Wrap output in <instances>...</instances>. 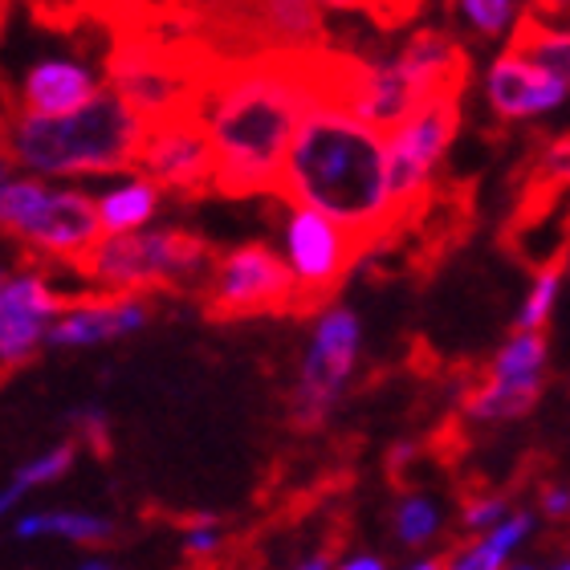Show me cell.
<instances>
[{"label": "cell", "instance_id": "cell-1", "mask_svg": "<svg viewBox=\"0 0 570 570\" xmlns=\"http://www.w3.org/2000/svg\"><path fill=\"white\" fill-rule=\"evenodd\" d=\"M326 78L331 53L322 49H269L216 70L196 107L213 151V191L274 196L297 122L326 102Z\"/></svg>", "mask_w": 570, "mask_h": 570}, {"label": "cell", "instance_id": "cell-2", "mask_svg": "<svg viewBox=\"0 0 570 570\" xmlns=\"http://www.w3.org/2000/svg\"><path fill=\"white\" fill-rule=\"evenodd\" d=\"M274 196L338 225L358 249L400 233L387 200L383 135L331 102H314L302 115Z\"/></svg>", "mask_w": 570, "mask_h": 570}, {"label": "cell", "instance_id": "cell-3", "mask_svg": "<svg viewBox=\"0 0 570 570\" xmlns=\"http://www.w3.org/2000/svg\"><path fill=\"white\" fill-rule=\"evenodd\" d=\"M147 122L119 98L102 90L61 119H37L17 110L4 122V155L9 164L33 176H119L139 167Z\"/></svg>", "mask_w": 570, "mask_h": 570}, {"label": "cell", "instance_id": "cell-4", "mask_svg": "<svg viewBox=\"0 0 570 570\" xmlns=\"http://www.w3.org/2000/svg\"><path fill=\"white\" fill-rule=\"evenodd\" d=\"M213 245L184 228H142L131 237H102L73 265L102 294L142 297L155 289L204 294L213 274Z\"/></svg>", "mask_w": 570, "mask_h": 570}, {"label": "cell", "instance_id": "cell-5", "mask_svg": "<svg viewBox=\"0 0 570 570\" xmlns=\"http://www.w3.org/2000/svg\"><path fill=\"white\" fill-rule=\"evenodd\" d=\"M0 233L17 237L41 262L78 265L102 240L95 196L78 188H49L41 179H12L0 171Z\"/></svg>", "mask_w": 570, "mask_h": 570}, {"label": "cell", "instance_id": "cell-6", "mask_svg": "<svg viewBox=\"0 0 570 570\" xmlns=\"http://www.w3.org/2000/svg\"><path fill=\"white\" fill-rule=\"evenodd\" d=\"M461 127V98H432L416 107L395 131L383 135V159H387V200H392L395 228L407 225L424 208L432 171L444 159L449 142Z\"/></svg>", "mask_w": 570, "mask_h": 570}, {"label": "cell", "instance_id": "cell-7", "mask_svg": "<svg viewBox=\"0 0 570 570\" xmlns=\"http://www.w3.org/2000/svg\"><path fill=\"white\" fill-rule=\"evenodd\" d=\"M200 297L208 318L216 322L285 314V309H294V277L285 269L282 253L262 240H249V245H237L233 253L216 257Z\"/></svg>", "mask_w": 570, "mask_h": 570}, {"label": "cell", "instance_id": "cell-8", "mask_svg": "<svg viewBox=\"0 0 570 570\" xmlns=\"http://www.w3.org/2000/svg\"><path fill=\"white\" fill-rule=\"evenodd\" d=\"M358 257L363 249L338 225L322 220L318 213H306V208H289L282 262L294 277V314L331 306L334 289L346 282Z\"/></svg>", "mask_w": 570, "mask_h": 570}, {"label": "cell", "instance_id": "cell-9", "mask_svg": "<svg viewBox=\"0 0 570 570\" xmlns=\"http://www.w3.org/2000/svg\"><path fill=\"white\" fill-rule=\"evenodd\" d=\"M355 358H358L355 309L326 306L318 314L306 363H302V380H297L294 400H289V420H294V428L309 432V428L326 424L334 400L343 395L346 380H351V371H355Z\"/></svg>", "mask_w": 570, "mask_h": 570}, {"label": "cell", "instance_id": "cell-10", "mask_svg": "<svg viewBox=\"0 0 570 570\" xmlns=\"http://www.w3.org/2000/svg\"><path fill=\"white\" fill-rule=\"evenodd\" d=\"M142 179L176 196H204L213 191V151H208V135L196 110H179L171 119L147 122V139H142L139 167Z\"/></svg>", "mask_w": 570, "mask_h": 570}, {"label": "cell", "instance_id": "cell-11", "mask_svg": "<svg viewBox=\"0 0 570 570\" xmlns=\"http://www.w3.org/2000/svg\"><path fill=\"white\" fill-rule=\"evenodd\" d=\"M70 297H61L46 277L21 274L0 285V363L17 367L46 343V322L61 318Z\"/></svg>", "mask_w": 570, "mask_h": 570}, {"label": "cell", "instance_id": "cell-12", "mask_svg": "<svg viewBox=\"0 0 570 570\" xmlns=\"http://www.w3.org/2000/svg\"><path fill=\"white\" fill-rule=\"evenodd\" d=\"M392 58L400 61L407 82L416 86L420 102L461 98L464 86H469V70H473V61H469L461 41H452L440 29H416L404 46L395 49Z\"/></svg>", "mask_w": 570, "mask_h": 570}, {"label": "cell", "instance_id": "cell-13", "mask_svg": "<svg viewBox=\"0 0 570 570\" xmlns=\"http://www.w3.org/2000/svg\"><path fill=\"white\" fill-rule=\"evenodd\" d=\"M570 95L567 78L538 70L534 61H525L522 53L505 49L493 66H489V102L501 119H534L547 110H559Z\"/></svg>", "mask_w": 570, "mask_h": 570}, {"label": "cell", "instance_id": "cell-14", "mask_svg": "<svg viewBox=\"0 0 570 570\" xmlns=\"http://www.w3.org/2000/svg\"><path fill=\"white\" fill-rule=\"evenodd\" d=\"M82 309L61 314L53 326H46L49 346H98L110 338L139 331L147 322V302L142 297H119V294H90L78 302Z\"/></svg>", "mask_w": 570, "mask_h": 570}, {"label": "cell", "instance_id": "cell-15", "mask_svg": "<svg viewBox=\"0 0 570 570\" xmlns=\"http://www.w3.org/2000/svg\"><path fill=\"white\" fill-rule=\"evenodd\" d=\"M98 95H102V82L95 78V70L73 58L37 61L21 82V107H24V115H37V119L73 115V110H82L86 102H95Z\"/></svg>", "mask_w": 570, "mask_h": 570}, {"label": "cell", "instance_id": "cell-16", "mask_svg": "<svg viewBox=\"0 0 570 570\" xmlns=\"http://www.w3.org/2000/svg\"><path fill=\"white\" fill-rule=\"evenodd\" d=\"M159 213V188L147 184L142 176L122 179L119 188L102 191L95 200V216L102 237H131L151 225V216Z\"/></svg>", "mask_w": 570, "mask_h": 570}, {"label": "cell", "instance_id": "cell-17", "mask_svg": "<svg viewBox=\"0 0 570 570\" xmlns=\"http://www.w3.org/2000/svg\"><path fill=\"white\" fill-rule=\"evenodd\" d=\"M542 392H547V383L485 380L481 387H473V392L464 395V416L485 420V424L530 416V412H534V404L542 400Z\"/></svg>", "mask_w": 570, "mask_h": 570}, {"label": "cell", "instance_id": "cell-18", "mask_svg": "<svg viewBox=\"0 0 570 570\" xmlns=\"http://www.w3.org/2000/svg\"><path fill=\"white\" fill-rule=\"evenodd\" d=\"M530 530H534V518H530V513H510L501 525H493V530H485V534L476 538L473 547L449 554V567L444 570H501L513 550L522 547V538L530 534Z\"/></svg>", "mask_w": 570, "mask_h": 570}, {"label": "cell", "instance_id": "cell-19", "mask_svg": "<svg viewBox=\"0 0 570 570\" xmlns=\"http://www.w3.org/2000/svg\"><path fill=\"white\" fill-rule=\"evenodd\" d=\"M550 346L542 334H513L501 346L489 380H513V383H547L550 380Z\"/></svg>", "mask_w": 570, "mask_h": 570}, {"label": "cell", "instance_id": "cell-20", "mask_svg": "<svg viewBox=\"0 0 570 570\" xmlns=\"http://www.w3.org/2000/svg\"><path fill=\"white\" fill-rule=\"evenodd\" d=\"M37 534H58L70 538V542H86V547H98L115 534V525L107 518H95V513H24L17 522V538H37Z\"/></svg>", "mask_w": 570, "mask_h": 570}, {"label": "cell", "instance_id": "cell-21", "mask_svg": "<svg viewBox=\"0 0 570 570\" xmlns=\"http://www.w3.org/2000/svg\"><path fill=\"white\" fill-rule=\"evenodd\" d=\"M559 289H562V257H554L550 265L538 269L530 294H525V306L518 314V334H542V326L550 322V309L559 302Z\"/></svg>", "mask_w": 570, "mask_h": 570}, {"label": "cell", "instance_id": "cell-22", "mask_svg": "<svg viewBox=\"0 0 570 570\" xmlns=\"http://www.w3.org/2000/svg\"><path fill=\"white\" fill-rule=\"evenodd\" d=\"M436 525H440V513L428 498H407L404 505H400V513H395V534H400L404 547H424V542H432V538H436Z\"/></svg>", "mask_w": 570, "mask_h": 570}, {"label": "cell", "instance_id": "cell-23", "mask_svg": "<svg viewBox=\"0 0 570 570\" xmlns=\"http://www.w3.org/2000/svg\"><path fill=\"white\" fill-rule=\"evenodd\" d=\"M456 12H461L464 24H469L476 37H489V41L501 37L518 21V4H510V0H464Z\"/></svg>", "mask_w": 570, "mask_h": 570}, {"label": "cell", "instance_id": "cell-24", "mask_svg": "<svg viewBox=\"0 0 570 570\" xmlns=\"http://www.w3.org/2000/svg\"><path fill=\"white\" fill-rule=\"evenodd\" d=\"M73 456H78V444H58V449H49L46 456H33L29 464L17 469V485L33 489V485L58 481V476H66L73 469Z\"/></svg>", "mask_w": 570, "mask_h": 570}, {"label": "cell", "instance_id": "cell-25", "mask_svg": "<svg viewBox=\"0 0 570 570\" xmlns=\"http://www.w3.org/2000/svg\"><path fill=\"white\" fill-rule=\"evenodd\" d=\"M73 428L82 432V440L90 444L95 456H110V424H107V412H98V407H82L78 416H73Z\"/></svg>", "mask_w": 570, "mask_h": 570}, {"label": "cell", "instance_id": "cell-26", "mask_svg": "<svg viewBox=\"0 0 570 570\" xmlns=\"http://www.w3.org/2000/svg\"><path fill=\"white\" fill-rule=\"evenodd\" d=\"M461 518H464L469 530H493V525H501L505 518H510V501L481 498V501H473V505H464Z\"/></svg>", "mask_w": 570, "mask_h": 570}, {"label": "cell", "instance_id": "cell-27", "mask_svg": "<svg viewBox=\"0 0 570 570\" xmlns=\"http://www.w3.org/2000/svg\"><path fill=\"white\" fill-rule=\"evenodd\" d=\"M216 547H220V530H216L213 518H200V522L188 530V538H184V550H188L191 559H204V554H213Z\"/></svg>", "mask_w": 570, "mask_h": 570}, {"label": "cell", "instance_id": "cell-28", "mask_svg": "<svg viewBox=\"0 0 570 570\" xmlns=\"http://www.w3.org/2000/svg\"><path fill=\"white\" fill-rule=\"evenodd\" d=\"M542 510H547V518H554V522H562L570 510V493L567 485L562 489H547V498H542Z\"/></svg>", "mask_w": 570, "mask_h": 570}, {"label": "cell", "instance_id": "cell-29", "mask_svg": "<svg viewBox=\"0 0 570 570\" xmlns=\"http://www.w3.org/2000/svg\"><path fill=\"white\" fill-rule=\"evenodd\" d=\"M21 498H24V489L17 485V481H12L9 489H0V518H4V513H9L12 505H17V501H21Z\"/></svg>", "mask_w": 570, "mask_h": 570}, {"label": "cell", "instance_id": "cell-30", "mask_svg": "<svg viewBox=\"0 0 570 570\" xmlns=\"http://www.w3.org/2000/svg\"><path fill=\"white\" fill-rule=\"evenodd\" d=\"M338 570H383V559H375V554H363V559L343 562Z\"/></svg>", "mask_w": 570, "mask_h": 570}, {"label": "cell", "instance_id": "cell-31", "mask_svg": "<svg viewBox=\"0 0 570 570\" xmlns=\"http://www.w3.org/2000/svg\"><path fill=\"white\" fill-rule=\"evenodd\" d=\"M449 567V554H436V559H420V562H412L407 570H444Z\"/></svg>", "mask_w": 570, "mask_h": 570}, {"label": "cell", "instance_id": "cell-32", "mask_svg": "<svg viewBox=\"0 0 570 570\" xmlns=\"http://www.w3.org/2000/svg\"><path fill=\"white\" fill-rule=\"evenodd\" d=\"M297 570H331V554H318V559H309V562H302Z\"/></svg>", "mask_w": 570, "mask_h": 570}, {"label": "cell", "instance_id": "cell-33", "mask_svg": "<svg viewBox=\"0 0 570 570\" xmlns=\"http://www.w3.org/2000/svg\"><path fill=\"white\" fill-rule=\"evenodd\" d=\"M82 570H110V562H102V559H95V562H86Z\"/></svg>", "mask_w": 570, "mask_h": 570}, {"label": "cell", "instance_id": "cell-34", "mask_svg": "<svg viewBox=\"0 0 570 570\" xmlns=\"http://www.w3.org/2000/svg\"><path fill=\"white\" fill-rule=\"evenodd\" d=\"M513 570H534V567H530V562H522V567H513Z\"/></svg>", "mask_w": 570, "mask_h": 570}, {"label": "cell", "instance_id": "cell-35", "mask_svg": "<svg viewBox=\"0 0 570 570\" xmlns=\"http://www.w3.org/2000/svg\"><path fill=\"white\" fill-rule=\"evenodd\" d=\"M554 570H570V567H567V559H562V562H559V567H554Z\"/></svg>", "mask_w": 570, "mask_h": 570}, {"label": "cell", "instance_id": "cell-36", "mask_svg": "<svg viewBox=\"0 0 570 570\" xmlns=\"http://www.w3.org/2000/svg\"><path fill=\"white\" fill-rule=\"evenodd\" d=\"M4 282H9V277H4V269H0V285H4Z\"/></svg>", "mask_w": 570, "mask_h": 570}]
</instances>
